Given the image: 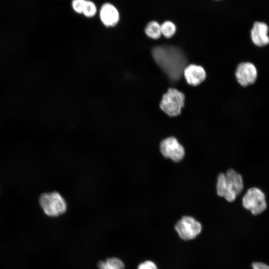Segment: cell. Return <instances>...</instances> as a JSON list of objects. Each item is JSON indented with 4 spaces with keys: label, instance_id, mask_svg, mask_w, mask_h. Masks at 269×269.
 <instances>
[{
    "label": "cell",
    "instance_id": "1",
    "mask_svg": "<svg viewBox=\"0 0 269 269\" xmlns=\"http://www.w3.org/2000/svg\"><path fill=\"white\" fill-rule=\"evenodd\" d=\"M152 54L156 63L171 79L180 78L187 62L180 50L172 46H157L153 49Z\"/></svg>",
    "mask_w": 269,
    "mask_h": 269
},
{
    "label": "cell",
    "instance_id": "16",
    "mask_svg": "<svg viewBox=\"0 0 269 269\" xmlns=\"http://www.w3.org/2000/svg\"><path fill=\"white\" fill-rule=\"evenodd\" d=\"M86 0H73L72 6L74 11L78 13H82Z\"/></svg>",
    "mask_w": 269,
    "mask_h": 269
},
{
    "label": "cell",
    "instance_id": "12",
    "mask_svg": "<svg viewBox=\"0 0 269 269\" xmlns=\"http://www.w3.org/2000/svg\"><path fill=\"white\" fill-rule=\"evenodd\" d=\"M98 267L99 269H125V265L117 258H110L106 261H100Z\"/></svg>",
    "mask_w": 269,
    "mask_h": 269
},
{
    "label": "cell",
    "instance_id": "8",
    "mask_svg": "<svg viewBox=\"0 0 269 269\" xmlns=\"http://www.w3.org/2000/svg\"><path fill=\"white\" fill-rule=\"evenodd\" d=\"M235 75L237 81L242 86H247L254 84L258 76L256 66L251 62H243L237 67Z\"/></svg>",
    "mask_w": 269,
    "mask_h": 269
},
{
    "label": "cell",
    "instance_id": "13",
    "mask_svg": "<svg viewBox=\"0 0 269 269\" xmlns=\"http://www.w3.org/2000/svg\"><path fill=\"white\" fill-rule=\"evenodd\" d=\"M146 35L149 38L157 39L161 35L160 25L156 21L149 22L144 29Z\"/></svg>",
    "mask_w": 269,
    "mask_h": 269
},
{
    "label": "cell",
    "instance_id": "15",
    "mask_svg": "<svg viewBox=\"0 0 269 269\" xmlns=\"http://www.w3.org/2000/svg\"><path fill=\"white\" fill-rule=\"evenodd\" d=\"M97 11L96 6L92 1L86 0L82 13L86 17H91L95 15Z\"/></svg>",
    "mask_w": 269,
    "mask_h": 269
},
{
    "label": "cell",
    "instance_id": "5",
    "mask_svg": "<svg viewBox=\"0 0 269 269\" xmlns=\"http://www.w3.org/2000/svg\"><path fill=\"white\" fill-rule=\"evenodd\" d=\"M243 207L254 215L263 212L267 204L263 192L259 188L252 187L248 190L242 199Z\"/></svg>",
    "mask_w": 269,
    "mask_h": 269
},
{
    "label": "cell",
    "instance_id": "4",
    "mask_svg": "<svg viewBox=\"0 0 269 269\" xmlns=\"http://www.w3.org/2000/svg\"><path fill=\"white\" fill-rule=\"evenodd\" d=\"M184 99L183 93L176 89L169 88L162 96L160 108L170 117L178 116L184 106Z\"/></svg>",
    "mask_w": 269,
    "mask_h": 269
},
{
    "label": "cell",
    "instance_id": "6",
    "mask_svg": "<svg viewBox=\"0 0 269 269\" xmlns=\"http://www.w3.org/2000/svg\"><path fill=\"white\" fill-rule=\"evenodd\" d=\"M175 229L182 240H191L201 233L202 225L193 217L185 216L175 224Z\"/></svg>",
    "mask_w": 269,
    "mask_h": 269
},
{
    "label": "cell",
    "instance_id": "14",
    "mask_svg": "<svg viewBox=\"0 0 269 269\" xmlns=\"http://www.w3.org/2000/svg\"><path fill=\"white\" fill-rule=\"evenodd\" d=\"M161 32L166 38H171L175 33L176 27L175 24L172 21L167 20L161 25Z\"/></svg>",
    "mask_w": 269,
    "mask_h": 269
},
{
    "label": "cell",
    "instance_id": "11",
    "mask_svg": "<svg viewBox=\"0 0 269 269\" xmlns=\"http://www.w3.org/2000/svg\"><path fill=\"white\" fill-rule=\"evenodd\" d=\"M100 17L102 23L106 26H114L119 22V12L112 4L107 2L102 5L100 11Z\"/></svg>",
    "mask_w": 269,
    "mask_h": 269
},
{
    "label": "cell",
    "instance_id": "10",
    "mask_svg": "<svg viewBox=\"0 0 269 269\" xmlns=\"http://www.w3.org/2000/svg\"><path fill=\"white\" fill-rule=\"evenodd\" d=\"M187 82L192 86H197L204 81L206 74L204 68L199 65L190 64L183 71Z\"/></svg>",
    "mask_w": 269,
    "mask_h": 269
},
{
    "label": "cell",
    "instance_id": "7",
    "mask_svg": "<svg viewBox=\"0 0 269 269\" xmlns=\"http://www.w3.org/2000/svg\"><path fill=\"white\" fill-rule=\"evenodd\" d=\"M159 149L164 157L175 162L181 161L185 155L183 146L173 136L162 140L160 143Z\"/></svg>",
    "mask_w": 269,
    "mask_h": 269
},
{
    "label": "cell",
    "instance_id": "19",
    "mask_svg": "<svg viewBox=\"0 0 269 269\" xmlns=\"http://www.w3.org/2000/svg\"></svg>",
    "mask_w": 269,
    "mask_h": 269
},
{
    "label": "cell",
    "instance_id": "17",
    "mask_svg": "<svg viewBox=\"0 0 269 269\" xmlns=\"http://www.w3.org/2000/svg\"><path fill=\"white\" fill-rule=\"evenodd\" d=\"M137 269H158L156 265L152 261H146L140 264Z\"/></svg>",
    "mask_w": 269,
    "mask_h": 269
},
{
    "label": "cell",
    "instance_id": "18",
    "mask_svg": "<svg viewBox=\"0 0 269 269\" xmlns=\"http://www.w3.org/2000/svg\"><path fill=\"white\" fill-rule=\"evenodd\" d=\"M253 269H269V266L261 262H255L252 264Z\"/></svg>",
    "mask_w": 269,
    "mask_h": 269
},
{
    "label": "cell",
    "instance_id": "3",
    "mask_svg": "<svg viewBox=\"0 0 269 269\" xmlns=\"http://www.w3.org/2000/svg\"><path fill=\"white\" fill-rule=\"evenodd\" d=\"M39 203L44 212L50 217H57L67 210V203L61 195L57 192L42 194Z\"/></svg>",
    "mask_w": 269,
    "mask_h": 269
},
{
    "label": "cell",
    "instance_id": "2",
    "mask_svg": "<svg viewBox=\"0 0 269 269\" xmlns=\"http://www.w3.org/2000/svg\"><path fill=\"white\" fill-rule=\"evenodd\" d=\"M242 176L233 169L226 173H220L217 177L216 191L217 195L229 202H233L243 189Z\"/></svg>",
    "mask_w": 269,
    "mask_h": 269
},
{
    "label": "cell",
    "instance_id": "9",
    "mask_svg": "<svg viewBox=\"0 0 269 269\" xmlns=\"http://www.w3.org/2000/svg\"><path fill=\"white\" fill-rule=\"evenodd\" d=\"M269 27L263 22L256 21L251 31V39L255 45L262 47L269 43Z\"/></svg>",
    "mask_w": 269,
    "mask_h": 269
}]
</instances>
